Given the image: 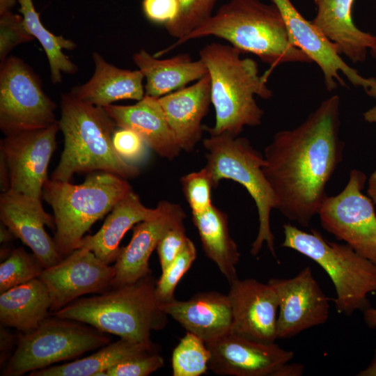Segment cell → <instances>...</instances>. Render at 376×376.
I'll use <instances>...</instances> for the list:
<instances>
[{
  "label": "cell",
  "mask_w": 376,
  "mask_h": 376,
  "mask_svg": "<svg viewBox=\"0 0 376 376\" xmlns=\"http://www.w3.org/2000/svg\"><path fill=\"white\" fill-rule=\"evenodd\" d=\"M366 175L353 169L337 195L327 196L318 214L322 228L376 265V214L370 198L362 193Z\"/></svg>",
  "instance_id": "8fae6325"
},
{
  "label": "cell",
  "mask_w": 376,
  "mask_h": 376,
  "mask_svg": "<svg viewBox=\"0 0 376 376\" xmlns=\"http://www.w3.org/2000/svg\"><path fill=\"white\" fill-rule=\"evenodd\" d=\"M114 276L113 266L81 247L56 265L44 268L38 278L49 292L50 311L54 312L84 295L106 291Z\"/></svg>",
  "instance_id": "5bb4252c"
},
{
  "label": "cell",
  "mask_w": 376,
  "mask_h": 376,
  "mask_svg": "<svg viewBox=\"0 0 376 376\" xmlns=\"http://www.w3.org/2000/svg\"><path fill=\"white\" fill-rule=\"evenodd\" d=\"M115 125L139 134L150 149L169 160L181 149L166 118L158 97L146 95L134 105L109 104L103 107Z\"/></svg>",
  "instance_id": "7402d4cb"
},
{
  "label": "cell",
  "mask_w": 376,
  "mask_h": 376,
  "mask_svg": "<svg viewBox=\"0 0 376 376\" xmlns=\"http://www.w3.org/2000/svg\"><path fill=\"white\" fill-rule=\"evenodd\" d=\"M340 127V100L334 95L295 128L277 132L265 149L263 170L276 209L301 226L318 214L327 185L343 159Z\"/></svg>",
  "instance_id": "6da1fadb"
},
{
  "label": "cell",
  "mask_w": 376,
  "mask_h": 376,
  "mask_svg": "<svg viewBox=\"0 0 376 376\" xmlns=\"http://www.w3.org/2000/svg\"><path fill=\"white\" fill-rule=\"evenodd\" d=\"M357 376H376V349L369 364L358 373Z\"/></svg>",
  "instance_id": "ee69618b"
},
{
  "label": "cell",
  "mask_w": 376,
  "mask_h": 376,
  "mask_svg": "<svg viewBox=\"0 0 376 376\" xmlns=\"http://www.w3.org/2000/svg\"><path fill=\"white\" fill-rule=\"evenodd\" d=\"M180 183L191 214L203 212L212 205L211 190L214 186L205 167L182 176Z\"/></svg>",
  "instance_id": "e575fe53"
},
{
  "label": "cell",
  "mask_w": 376,
  "mask_h": 376,
  "mask_svg": "<svg viewBox=\"0 0 376 376\" xmlns=\"http://www.w3.org/2000/svg\"><path fill=\"white\" fill-rule=\"evenodd\" d=\"M61 110L58 125L64 145L52 180L70 181L75 173L94 171L125 179L139 175L138 166L125 162L116 152L112 142L116 125L103 107L65 93L61 96Z\"/></svg>",
  "instance_id": "277c9868"
},
{
  "label": "cell",
  "mask_w": 376,
  "mask_h": 376,
  "mask_svg": "<svg viewBox=\"0 0 376 376\" xmlns=\"http://www.w3.org/2000/svg\"><path fill=\"white\" fill-rule=\"evenodd\" d=\"M363 117L368 123H376V106L365 111Z\"/></svg>",
  "instance_id": "bcb514c9"
},
{
  "label": "cell",
  "mask_w": 376,
  "mask_h": 376,
  "mask_svg": "<svg viewBox=\"0 0 376 376\" xmlns=\"http://www.w3.org/2000/svg\"><path fill=\"white\" fill-rule=\"evenodd\" d=\"M142 10L148 19L165 25L177 16L178 2V0H143Z\"/></svg>",
  "instance_id": "ab89813d"
},
{
  "label": "cell",
  "mask_w": 376,
  "mask_h": 376,
  "mask_svg": "<svg viewBox=\"0 0 376 376\" xmlns=\"http://www.w3.org/2000/svg\"><path fill=\"white\" fill-rule=\"evenodd\" d=\"M363 313L366 324L376 331V308L369 306L363 311Z\"/></svg>",
  "instance_id": "b9f144b4"
},
{
  "label": "cell",
  "mask_w": 376,
  "mask_h": 376,
  "mask_svg": "<svg viewBox=\"0 0 376 376\" xmlns=\"http://www.w3.org/2000/svg\"><path fill=\"white\" fill-rule=\"evenodd\" d=\"M164 359L155 350L134 355L106 371L107 376H148L164 366Z\"/></svg>",
  "instance_id": "74e56055"
},
{
  "label": "cell",
  "mask_w": 376,
  "mask_h": 376,
  "mask_svg": "<svg viewBox=\"0 0 376 376\" xmlns=\"http://www.w3.org/2000/svg\"><path fill=\"white\" fill-rule=\"evenodd\" d=\"M53 317L47 318L37 328L19 336L3 375L19 376L109 343V337L97 329Z\"/></svg>",
  "instance_id": "9c48e42d"
},
{
  "label": "cell",
  "mask_w": 376,
  "mask_h": 376,
  "mask_svg": "<svg viewBox=\"0 0 376 376\" xmlns=\"http://www.w3.org/2000/svg\"><path fill=\"white\" fill-rule=\"evenodd\" d=\"M268 283L279 299L277 338L287 339L324 324L329 318L330 299L321 289L310 267L288 279Z\"/></svg>",
  "instance_id": "4fadbf2b"
},
{
  "label": "cell",
  "mask_w": 376,
  "mask_h": 376,
  "mask_svg": "<svg viewBox=\"0 0 376 376\" xmlns=\"http://www.w3.org/2000/svg\"><path fill=\"white\" fill-rule=\"evenodd\" d=\"M210 351L209 369L230 376H274L294 357V352L274 343H263L231 332L205 343Z\"/></svg>",
  "instance_id": "2e32d148"
},
{
  "label": "cell",
  "mask_w": 376,
  "mask_h": 376,
  "mask_svg": "<svg viewBox=\"0 0 376 376\" xmlns=\"http://www.w3.org/2000/svg\"><path fill=\"white\" fill-rule=\"evenodd\" d=\"M157 212V207H146L139 196L131 191L116 204L95 234L83 237L79 248L91 251L102 261L110 264L116 260L120 251V241L126 233L135 224L153 217Z\"/></svg>",
  "instance_id": "d4e9b609"
},
{
  "label": "cell",
  "mask_w": 376,
  "mask_h": 376,
  "mask_svg": "<svg viewBox=\"0 0 376 376\" xmlns=\"http://www.w3.org/2000/svg\"><path fill=\"white\" fill-rule=\"evenodd\" d=\"M191 214L206 256L229 283L238 279L236 265L240 253L230 235L227 214L213 205L203 212Z\"/></svg>",
  "instance_id": "83f0119b"
},
{
  "label": "cell",
  "mask_w": 376,
  "mask_h": 376,
  "mask_svg": "<svg viewBox=\"0 0 376 376\" xmlns=\"http://www.w3.org/2000/svg\"><path fill=\"white\" fill-rule=\"evenodd\" d=\"M316 15L311 22L353 63L366 61L376 35L359 29L352 19L354 0H313Z\"/></svg>",
  "instance_id": "603a6c76"
},
{
  "label": "cell",
  "mask_w": 376,
  "mask_h": 376,
  "mask_svg": "<svg viewBox=\"0 0 376 376\" xmlns=\"http://www.w3.org/2000/svg\"><path fill=\"white\" fill-rule=\"evenodd\" d=\"M18 0H0V15L11 11Z\"/></svg>",
  "instance_id": "f6af8a7d"
},
{
  "label": "cell",
  "mask_w": 376,
  "mask_h": 376,
  "mask_svg": "<svg viewBox=\"0 0 376 376\" xmlns=\"http://www.w3.org/2000/svg\"><path fill=\"white\" fill-rule=\"evenodd\" d=\"M188 239L183 223L171 228L166 233L156 249L162 271L164 270L180 254Z\"/></svg>",
  "instance_id": "f35d334b"
},
{
  "label": "cell",
  "mask_w": 376,
  "mask_h": 376,
  "mask_svg": "<svg viewBox=\"0 0 376 376\" xmlns=\"http://www.w3.org/2000/svg\"><path fill=\"white\" fill-rule=\"evenodd\" d=\"M18 3L20 6L19 11L23 17L26 29L39 41L45 52L52 83L56 84L61 81L62 72L75 74L78 68L63 52V49H74L76 44L61 36L52 34L44 26L33 0H18Z\"/></svg>",
  "instance_id": "f546056e"
},
{
  "label": "cell",
  "mask_w": 376,
  "mask_h": 376,
  "mask_svg": "<svg viewBox=\"0 0 376 376\" xmlns=\"http://www.w3.org/2000/svg\"><path fill=\"white\" fill-rule=\"evenodd\" d=\"M56 107L22 60L10 56L1 63L0 128L6 136L57 123Z\"/></svg>",
  "instance_id": "30bf717a"
},
{
  "label": "cell",
  "mask_w": 376,
  "mask_h": 376,
  "mask_svg": "<svg viewBox=\"0 0 376 376\" xmlns=\"http://www.w3.org/2000/svg\"><path fill=\"white\" fill-rule=\"evenodd\" d=\"M112 142L118 156L130 164L138 166L148 157L150 147L143 138L132 130L120 127L115 130Z\"/></svg>",
  "instance_id": "d590c367"
},
{
  "label": "cell",
  "mask_w": 376,
  "mask_h": 376,
  "mask_svg": "<svg viewBox=\"0 0 376 376\" xmlns=\"http://www.w3.org/2000/svg\"><path fill=\"white\" fill-rule=\"evenodd\" d=\"M281 246L313 260L329 276L336 297L339 313L350 315L370 306L368 296L376 293V265L362 257L347 244L327 241L317 230L304 231L291 224L283 226Z\"/></svg>",
  "instance_id": "52a82bcc"
},
{
  "label": "cell",
  "mask_w": 376,
  "mask_h": 376,
  "mask_svg": "<svg viewBox=\"0 0 376 376\" xmlns=\"http://www.w3.org/2000/svg\"><path fill=\"white\" fill-rule=\"evenodd\" d=\"M58 130V121L45 128L8 135L1 140L0 155L8 169L10 191L41 199Z\"/></svg>",
  "instance_id": "7c38bea8"
},
{
  "label": "cell",
  "mask_w": 376,
  "mask_h": 376,
  "mask_svg": "<svg viewBox=\"0 0 376 376\" xmlns=\"http://www.w3.org/2000/svg\"><path fill=\"white\" fill-rule=\"evenodd\" d=\"M44 267L23 248L14 249L0 265V292L38 278Z\"/></svg>",
  "instance_id": "1f68e13d"
},
{
  "label": "cell",
  "mask_w": 376,
  "mask_h": 376,
  "mask_svg": "<svg viewBox=\"0 0 376 376\" xmlns=\"http://www.w3.org/2000/svg\"><path fill=\"white\" fill-rule=\"evenodd\" d=\"M203 147L206 150L205 168L214 187L221 180H232L242 185L255 202L259 227L251 244V254L256 257L265 243L276 258L270 214L273 209H276L277 202L263 170L265 163L264 156L246 138L228 133L210 135L203 141Z\"/></svg>",
  "instance_id": "ba28073f"
},
{
  "label": "cell",
  "mask_w": 376,
  "mask_h": 376,
  "mask_svg": "<svg viewBox=\"0 0 376 376\" xmlns=\"http://www.w3.org/2000/svg\"><path fill=\"white\" fill-rule=\"evenodd\" d=\"M370 53L372 57L376 60V42L370 49Z\"/></svg>",
  "instance_id": "681fc988"
},
{
  "label": "cell",
  "mask_w": 376,
  "mask_h": 376,
  "mask_svg": "<svg viewBox=\"0 0 376 376\" xmlns=\"http://www.w3.org/2000/svg\"><path fill=\"white\" fill-rule=\"evenodd\" d=\"M217 0H178L175 18L164 25L168 33L182 38L210 17Z\"/></svg>",
  "instance_id": "d6a6232c"
},
{
  "label": "cell",
  "mask_w": 376,
  "mask_h": 376,
  "mask_svg": "<svg viewBox=\"0 0 376 376\" xmlns=\"http://www.w3.org/2000/svg\"><path fill=\"white\" fill-rule=\"evenodd\" d=\"M279 10L294 45L320 68L326 88L331 91L338 84L346 86L340 72L356 87L369 88L375 78H367L347 65L334 43L327 39L313 24L305 19L290 0H271Z\"/></svg>",
  "instance_id": "9a60e30c"
},
{
  "label": "cell",
  "mask_w": 376,
  "mask_h": 376,
  "mask_svg": "<svg viewBox=\"0 0 376 376\" xmlns=\"http://www.w3.org/2000/svg\"><path fill=\"white\" fill-rule=\"evenodd\" d=\"M207 36L222 38L242 53L256 55L271 69L287 63H312L293 45L278 8L259 0L229 1L198 27L155 56L190 40Z\"/></svg>",
  "instance_id": "7a4b0ae2"
},
{
  "label": "cell",
  "mask_w": 376,
  "mask_h": 376,
  "mask_svg": "<svg viewBox=\"0 0 376 376\" xmlns=\"http://www.w3.org/2000/svg\"><path fill=\"white\" fill-rule=\"evenodd\" d=\"M210 351L205 342L187 331L173 350L171 357L173 376H200L208 367Z\"/></svg>",
  "instance_id": "4dcf8cb0"
},
{
  "label": "cell",
  "mask_w": 376,
  "mask_h": 376,
  "mask_svg": "<svg viewBox=\"0 0 376 376\" xmlns=\"http://www.w3.org/2000/svg\"><path fill=\"white\" fill-rule=\"evenodd\" d=\"M155 349L152 343H141L125 338L109 343L86 357L58 366L31 372L30 376H107L106 371L117 363L139 353Z\"/></svg>",
  "instance_id": "f1b7e54d"
},
{
  "label": "cell",
  "mask_w": 376,
  "mask_h": 376,
  "mask_svg": "<svg viewBox=\"0 0 376 376\" xmlns=\"http://www.w3.org/2000/svg\"><path fill=\"white\" fill-rule=\"evenodd\" d=\"M242 52L230 45L210 43L199 52L211 81V101L215 123L205 127L210 135L228 133L238 136L246 126L260 125L263 110L255 99H270L273 92L267 85L268 70L260 76L256 61L242 58Z\"/></svg>",
  "instance_id": "3957f363"
},
{
  "label": "cell",
  "mask_w": 376,
  "mask_h": 376,
  "mask_svg": "<svg viewBox=\"0 0 376 376\" xmlns=\"http://www.w3.org/2000/svg\"><path fill=\"white\" fill-rule=\"evenodd\" d=\"M162 310L187 331L205 343L231 332L233 313L228 295L215 291L199 292L187 300L161 305Z\"/></svg>",
  "instance_id": "44dd1931"
},
{
  "label": "cell",
  "mask_w": 376,
  "mask_h": 376,
  "mask_svg": "<svg viewBox=\"0 0 376 376\" xmlns=\"http://www.w3.org/2000/svg\"><path fill=\"white\" fill-rule=\"evenodd\" d=\"M156 283L150 274L100 295L76 299L52 315L89 324L120 338L152 343V331L163 329L168 317L157 298Z\"/></svg>",
  "instance_id": "5b68a950"
},
{
  "label": "cell",
  "mask_w": 376,
  "mask_h": 376,
  "mask_svg": "<svg viewBox=\"0 0 376 376\" xmlns=\"http://www.w3.org/2000/svg\"><path fill=\"white\" fill-rule=\"evenodd\" d=\"M50 308L49 292L43 282L36 278L1 293V324L28 332L48 318Z\"/></svg>",
  "instance_id": "4316f807"
},
{
  "label": "cell",
  "mask_w": 376,
  "mask_h": 376,
  "mask_svg": "<svg viewBox=\"0 0 376 376\" xmlns=\"http://www.w3.org/2000/svg\"><path fill=\"white\" fill-rule=\"evenodd\" d=\"M367 192L373 203L376 204V171L369 177Z\"/></svg>",
  "instance_id": "7bdbcfd3"
},
{
  "label": "cell",
  "mask_w": 376,
  "mask_h": 376,
  "mask_svg": "<svg viewBox=\"0 0 376 376\" xmlns=\"http://www.w3.org/2000/svg\"><path fill=\"white\" fill-rule=\"evenodd\" d=\"M169 126L181 150H194L202 137V120L211 101L209 74L188 87L158 97Z\"/></svg>",
  "instance_id": "ffe728a7"
},
{
  "label": "cell",
  "mask_w": 376,
  "mask_h": 376,
  "mask_svg": "<svg viewBox=\"0 0 376 376\" xmlns=\"http://www.w3.org/2000/svg\"><path fill=\"white\" fill-rule=\"evenodd\" d=\"M132 59L146 79L145 95L160 97L184 88L208 73L203 61H192L188 54L158 59L145 49L134 53Z\"/></svg>",
  "instance_id": "484cf974"
},
{
  "label": "cell",
  "mask_w": 376,
  "mask_h": 376,
  "mask_svg": "<svg viewBox=\"0 0 376 376\" xmlns=\"http://www.w3.org/2000/svg\"><path fill=\"white\" fill-rule=\"evenodd\" d=\"M366 94L371 97L376 98V79L373 84L365 90Z\"/></svg>",
  "instance_id": "c3c4849f"
},
{
  "label": "cell",
  "mask_w": 376,
  "mask_h": 376,
  "mask_svg": "<svg viewBox=\"0 0 376 376\" xmlns=\"http://www.w3.org/2000/svg\"><path fill=\"white\" fill-rule=\"evenodd\" d=\"M304 366L299 363H290L283 365L274 376H300L303 374Z\"/></svg>",
  "instance_id": "60d3db41"
},
{
  "label": "cell",
  "mask_w": 376,
  "mask_h": 376,
  "mask_svg": "<svg viewBox=\"0 0 376 376\" xmlns=\"http://www.w3.org/2000/svg\"><path fill=\"white\" fill-rule=\"evenodd\" d=\"M157 208L153 217L133 227L130 242L120 248L113 266L115 276L111 288L132 283L151 274L149 259L152 251L169 229L183 223L186 215L178 204L161 201Z\"/></svg>",
  "instance_id": "ac0fdd59"
},
{
  "label": "cell",
  "mask_w": 376,
  "mask_h": 376,
  "mask_svg": "<svg viewBox=\"0 0 376 376\" xmlns=\"http://www.w3.org/2000/svg\"><path fill=\"white\" fill-rule=\"evenodd\" d=\"M33 37L26 28L22 15L12 11L0 15V59L3 63L17 45L30 42Z\"/></svg>",
  "instance_id": "8d00e7d4"
},
{
  "label": "cell",
  "mask_w": 376,
  "mask_h": 376,
  "mask_svg": "<svg viewBox=\"0 0 376 376\" xmlns=\"http://www.w3.org/2000/svg\"><path fill=\"white\" fill-rule=\"evenodd\" d=\"M0 219L16 237L31 249L44 268L63 260L54 240L45 230V225L55 228V223L54 217L43 208L41 199L10 190L2 192Z\"/></svg>",
  "instance_id": "d6986e66"
},
{
  "label": "cell",
  "mask_w": 376,
  "mask_h": 376,
  "mask_svg": "<svg viewBox=\"0 0 376 376\" xmlns=\"http://www.w3.org/2000/svg\"><path fill=\"white\" fill-rule=\"evenodd\" d=\"M196 258V249L189 238L185 248L163 271L156 283L155 294L161 305L175 299L174 292L179 281Z\"/></svg>",
  "instance_id": "836d02e7"
},
{
  "label": "cell",
  "mask_w": 376,
  "mask_h": 376,
  "mask_svg": "<svg viewBox=\"0 0 376 376\" xmlns=\"http://www.w3.org/2000/svg\"><path fill=\"white\" fill-rule=\"evenodd\" d=\"M230 284L231 333L251 340L274 343L277 338L279 299L269 283L239 279Z\"/></svg>",
  "instance_id": "e0dca14e"
},
{
  "label": "cell",
  "mask_w": 376,
  "mask_h": 376,
  "mask_svg": "<svg viewBox=\"0 0 376 376\" xmlns=\"http://www.w3.org/2000/svg\"><path fill=\"white\" fill-rule=\"evenodd\" d=\"M131 191L127 179L109 172L91 174L79 185L48 178L42 196L54 212V240L61 256L79 249L91 226Z\"/></svg>",
  "instance_id": "8992f818"
},
{
  "label": "cell",
  "mask_w": 376,
  "mask_h": 376,
  "mask_svg": "<svg viewBox=\"0 0 376 376\" xmlns=\"http://www.w3.org/2000/svg\"><path fill=\"white\" fill-rule=\"evenodd\" d=\"M13 233L4 225L1 226V242H6L11 240Z\"/></svg>",
  "instance_id": "7dc6e473"
},
{
  "label": "cell",
  "mask_w": 376,
  "mask_h": 376,
  "mask_svg": "<svg viewBox=\"0 0 376 376\" xmlns=\"http://www.w3.org/2000/svg\"><path fill=\"white\" fill-rule=\"evenodd\" d=\"M95 72L84 84L73 87L69 93L86 103L104 107L121 100H141L145 96L139 70L118 68L109 63L98 53L93 54Z\"/></svg>",
  "instance_id": "cb8c5ba5"
}]
</instances>
